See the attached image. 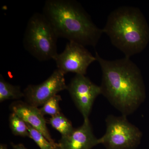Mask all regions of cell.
Instances as JSON below:
<instances>
[{
	"label": "cell",
	"mask_w": 149,
	"mask_h": 149,
	"mask_svg": "<svg viewBox=\"0 0 149 149\" xmlns=\"http://www.w3.org/2000/svg\"><path fill=\"white\" fill-rule=\"evenodd\" d=\"M61 100V97L58 95L51 98L40 109L42 114L43 116L49 115L53 116L61 112L59 102Z\"/></svg>",
	"instance_id": "cell-15"
},
{
	"label": "cell",
	"mask_w": 149,
	"mask_h": 149,
	"mask_svg": "<svg viewBox=\"0 0 149 149\" xmlns=\"http://www.w3.org/2000/svg\"><path fill=\"white\" fill-rule=\"evenodd\" d=\"M107 129L99 144L108 149H134L140 143L142 134L138 127L130 123L126 116L109 115L106 119Z\"/></svg>",
	"instance_id": "cell-5"
},
{
	"label": "cell",
	"mask_w": 149,
	"mask_h": 149,
	"mask_svg": "<svg viewBox=\"0 0 149 149\" xmlns=\"http://www.w3.org/2000/svg\"><path fill=\"white\" fill-rule=\"evenodd\" d=\"M95 56L101 68L102 95L123 116L132 114L145 98V88L139 67L130 58L107 60L97 52Z\"/></svg>",
	"instance_id": "cell-1"
},
{
	"label": "cell",
	"mask_w": 149,
	"mask_h": 149,
	"mask_svg": "<svg viewBox=\"0 0 149 149\" xmlns=\"http://www.w3.org/2000/svg\"><path fill=\"white\" fill-rule=\"evenodd\" d=\"M24 97L20 87L12 85L0 75V102L9 100H19Z\"/></svg>",
	"instance_id": "cell-11"
},
{
	"label": "cell",
	"mask_w": 149,
	"mask_h": 149,
	"mask_svg": "<svg viewBox=\"0 0 149 149\" xmlns=\"http://www.w3.org/2000/svg\"><path fill=\"white\" fill-rule=\"evenodd\" d=\"M58 38L43 13H36L27 22L23 45L27 52L40 61L54 60L58 54Z\"/></svg>",
	"instance_id": "cell-4"
},
{
	"label": "cell",
	"mask_w": 149,
	"mask_h": 149,
	"mask_svg": "<svg viewBox=\"0 0 149 149\" xmlns=\"http://www.w3.org/2000/svg\"><path fill=\"white\" fill-rule=\"evenodd\" d=\"M59 145L62 149H91L99 145V139L94 135L89 119L74 128L69 135L61 136Z\"/></svg>",
	"instance_id": "cell-9"
},
{
	"label": "cell",
	"mask_w": 149,
	"mask_h": 149,
	"mask_svg": "<svg viewBox=\"0 0 149 149\" xmlns=\"http://www.w3.org/2000/svg\"><path fill=\"white\" fill-rule=\"evenodd\" d=\"M54 61L56 62L57 69L64 74L72 72L85 75L88 67L97 61V58L85 46L69 42L67 43L64 51L58 54Z\"/></svg>",
	"instance_id": "cell-6"
},
{
	"label": "cell",
	"mask_w": 149,
	"mask_h": 149,
	"mask_svg": "<svg viewBox=\"0 0 149 149\" xmlns=\"http://www.w3.org/2000/svg\"><path fill=\"white\" fill-rule=\"evenodd\" d=\"M26 123L30 134V139L35 141L40 149H53L58 145L56 143H53L48 141L40 131L27 123Z\"/></svg>",
	"instance_id": "cell-14"
},
{
	"label": "cell",
	"mask_w": 149,
	"mask_h": 149,
	"mask_svg": "<svg viewBox=\"0 0 149 149\" xmlns=\"http://www.w3.org/2000/svg\"><path fill=\"white\" fill-rule=\"evenodd\" d=\"M103 31L126 57L142 52L149 39L146 22L140 10L134 7L123 6L111 12Z\"/></svg>",
	"instance_id": "cell-3"
},
{
	"label": "cell",
	"mask_w": 149,
	"mask_h": 149,
	"mask_svg": "<svg viewBox=\"0 0 149 149\" xmlns=\"http://www.w3.org/2000/svg\"><path fill=\"white\" fill-rule=\"evenodd\" d=\"M11 146L13 149H28L26 148L23 144H14L11 143Z\"/></svg>",
	"instance_id": "cell-16"
},
{
	"label": "cell",
	"mask_w": 149,
	"mask_h": 149,
	"mask_svg": "<svg viewBox=\"0 0 149 149\" xmlns=\"http://www.w3.org/2000/svg\"><path fill=\"white\" fill-rule=\"evenodd\" d=\"M42 13L58 37L69 42L95 47L104 33L82 6L74 0H47Z\"/></svg>",
	"instance_id": "cell-2"
},
{
	"label": "cell",
	"mask_w": 149,
	"mask_h": 149,
	"mask_svg": "<svg viewBox=\"0 0 149 149\" xmlns=\"http://www.w3.org/2000/svg\"><path fill=\"white\" fill-rule=\"evenodd\" d=\"M49 123L61 134V136L69 135L74 129L70 121L61 112L52 116Z\"/></svg>",
	"instance_id": "cell-12"
},
{
	"label": "cell",
	"mask_w": 149,
	"mask_h": 149,
	"mask_svg": "<svg viewBox=\"0 0 149 149\" xmlns=\"http://www.w3.org/2000/svg\"><path fill=\"white\" fill-rule=\"evenodd\" d=\"M12 112L16 113L25 122L40 131L48 141L55 143L49 132L46 121L40 109L31 105L26 102L16 101L10 106Z\"/></svg>",
	"instance_id": "cell-10"
},
{
	"label": "cell",
	"mask_w": 149,
	"mask_h": 149,
	"mask_svg": "<svg viewBox=\"0 0 149 149\" xmlns=\"http://www.w3.org/2000/svg\"><path fill=\"white\" fill-rule=\"evenodd\" d=\"M53 149H62L61 148L60 146L59 145L58 143V145H57L56 146L55 148H54Z\"/></svg>",
	"instance_id": "cell-18"
},
{
	"label": "cell",
	"mask_w": 149,
	"mask_h": 149,
	"mask_svg": "<svg viewBox=\"0 0 149 149\" xmlns=\"http://www.w3.org/2000/svg\"><path fill=\"white\" fill-rule=\"evenodd\" d=\"M9 122L10 127L14 135L30 138V134L26 122L16 113L13 112L11 113L9 118Z\"/></svg>",
	"instance_id": "cell-13"
},
{
	"label": "cell",
	"mask_w": 149,
	"mask_h": 149,
	"mask_svg": "<svg viewBox=\"0 0 149 149\" xmlns=\"http://www.w3.org/2000/svg\"><path fill=\"white\" fill-rule=\"evenodd\" d=\"M0 149H8V148L6 145H4V144H1Z\"/></svg>",
	"instance_id": "cell-17"
},
{
	"label": "cell",
	"mask_w": 149,
	"mask_h": 149,
	"mask_svg": "<svg viewBox=\"0 0 149 149\" xmlns=\"http://www.w3.org/2000/svg\"><path fill=\"white\" fill-rule=\"evenodd\" d=\"M67 90L84 120L89 119L94 101L102 94L100 86L93 83L85 75L76 74L67 85Z\"/></svg>",
	"instance_id": "cell-7"
},
{
	"label": "cell",
	"mask_w": 149,
	"mask_h": 149,
	"mask_svg": "<svg viewBox=\"0 0 149 149\" xmlns=\"http://www.w3.org/2000/svg\"><path fill=\"white\" fill-rule=\"evenodd\" d=\"M64 75L56 69L41 84L28 85L23 91L25 102L37 107L42 106L51 98L67 89Z\"/></svg>",
	"instance_id": "cell-8"
}]
</instances>
